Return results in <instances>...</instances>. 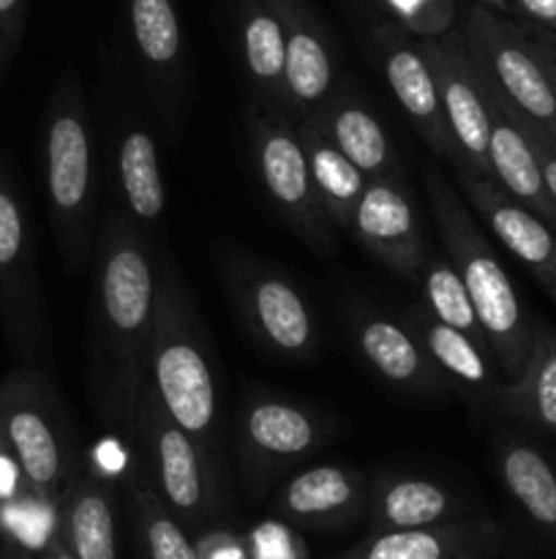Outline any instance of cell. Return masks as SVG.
I'll list each match as a JSON object with an SVG mask.
<instances>
[{
  "label": "cell",
  "instance_id": "obj_15",
  "mask_svg": "<svg viewBox=\"0 0 556 559\" xmlns=\"http://www.w3.org/2000/svg\"><path fill=\"white\" fill-rule=\"evenodd\" d=\"M456 183L488 233L537 278L551 300H556V229L507 197L494 180L458 169Z\"/></svg>",
  "mask_w": 556,
  "mask_h": 559
},
{
  "label": "cell",
  "instance_id": "obj_11",
  "mask_svg": "<svg viewBox=\"0 0 556 559\" xmlns=\"http://www.w3.org/2000/svg\"><path fill=\"white\" fill-rule=\"evenodd\" d=\"M371 55L376 69L385 76L387 87L396 96L398 107L412 120L414 131L423 136L425 145L452 167V173L467 169L461 151L450 134L445 112H442L439 91H436L434 71L420 49V36H414L401 22L387 20L371 27Z\"/></svg>",
  "mask_w": 556,
  "mask_h": 559
},
{
  "label": "cell",
  "instance_id": "obj_44",
  "mask_svg": "<svg viewBox=\"0 0 556 559\" xmlns=\"http://www.w3.org/2000/svg\"><path fill=\"white\" fill-rule=\"evenodd\" d=\"M494 3H499V9H507V5H510V0H494Z\"/></svg>",
  "mask_w": 556,
  "mask_h": 559
},
{
  "label": "cell",
  "instance_id": "obj_36",
  "mask_svg": "<svg viewBox=\"0 0 556 559\" xmlns=\"http://www.w3.org/2000/svg\"><path fill=\"white\" fill-rule=\"evenodd\" d=\"M25 11L27 0H0V31H3V41L9 55L14 52L16 44L22 38V27H25Z\"/></svg>",
  "mask_w": 556,
  "mask_h": 559
},
{
  "label": "cell",
  "instance_id": "obj_12",
  "mask_svg": "<svg viewBox=\"0 0 556 559\" xmlns=\"http://www.w3.org/2000/svg\"><path fill=\"white\" fill-rule=\"evenodd\" d=\"M420 49L434 71L442 112L463 164L469 173L488 178L491 96L478 66L472 63L456 31L445 36H420Z\"/></svg>",
  "mask_w": 556,
  "mask_h": 559
},
{
  "label": "cell",
  "instance_id": "obj_31",
  "mask_svg": "<svg viewBox=\"0 0 556 559\" xmlns=\"http://www.w3.org/2000/svg\"><path fill=\"white\" fill-rule=\"evenodd\" d=\"M131 522L145 559H200L196 538L142 480L131 484Z\"/></svg>",
  "mask_w": 556,
  "mask_h": 559
},
{
  "label": "cell",
  "instance_id": "obj_37",
  "mask_svg": "<svg viewBox=\"0 0 556 559\" xmlns=\"http://www.w3.org/2000/svg\"><path fill=\"white\" fill-rule=\"evenodd\" d=\"M22 497L31 495H27L25 484H22V475L20 469H16L14 459H11V453L5 451V445L0 442V506L22 500Z\"/></svg>",
  "mask_w": 556,
  "mask_h": 559
},
{
  "label": "cell",
  "instance_id": "obj_40",
  "mask_svg": "<svg viewBox=\"0 0 556 559\" xmlns=\"http://www.w3.org/2000/svg\"><path fill=\"white\" fill-rule=\"evenodd\" d=\"M20 557L22 559H74V557H71V551L65 549L63 540H60V538L55 540V544H49L47 549L38 551V555H22V551H20Z\"/></svg>",
  "mask_w": 556,
  "mask_h": 559
},
{
  "label": "cell",
  "instance_id": "obj_9",
  "mask_svg": "<svg viewBox=\"0 0 556 559\" xmlns=\"http://www.w3.org/2000/svg\"><path fill=\"white\" fill-rule=\"evenodd\" d=\"M0 325L20 366H49V320L25 207L0 169Z\"/></svg>",
  "mask_w": 556,
  "mask_h": 559
},
{
  "label": "cell",
  "instance_id": "obj_26",
  "mask_svg": "<svg viewBox=\"0 0 556 559\" xmlns=\"http://www.w3.org/2000/svg\"><path fill=\"white\" fill-rule=\"evenodd\" d=\"M496 469L512 506L556 555V467L537 445L510 437L496 451Z\"/></svg>",
  "mask_w": 556,
  "mask_h": 559
},
{
  "label": "cell",
  "instance_id": "obj_34",
  "mask_svg": "<svg viewBox=\"0 0 556 559\" xmlns=\"http://www.w3.org/2000/svg\"><path fill=\"white\" fill-rule=\"evenodd\" d=\"M196 549H200V559H251L249 540L238 538L234 533H223V530L196 535Z\"/></svg>",
  "mask_w": 556,
  "mask_h": 559
},
{
  "label": "cell",
  "instance_id": "obj_41",
  "mask_svg": "<svg viewBox=\"0 0 556 559\" xmlns=\"http://www.w3.org/2000/svg\"><path fill=\"white\" fill-rule=\"evenodd\" d=\"M360 3L371 5V9H376V11H382V14H387V20H390V3H387V0H360Z\"/></svg>",
  "mask_w": 556,
  "mask_h": 559
},
{
  "label": "cell",
  "instance_id": "obj_8",
  "mask_svg": "<svg viewBox=\"0 0 556 559\" xmlns=\"http://www.w3.org/2000/svg\"><path fill=\"white\" fill-rule=\"evenodd\" d=\"M249 147L256 178L278 216L311 249L319 254L330 251L333 224L327 222L325 211L316 200L298 123L283 112L256 109L249 115Z\"/></svg>",
  "mask_w": 556,
  "mask_h": 559
},
{
  "label": "cell",
  "instance_id": "obj_5",
  "mask_svg": "<svg viewBox=\"0 0 556 559\" xmlns=\"http://www.w3.org/2000/svg\"><path fill=\"white\" fill-rule=\"evenodd\" d=\"M0 442L14 459L27 495L58 513L85 462L76 453L69 415L44 369L16 366L0 380Z\"/></svg>",
  "mask_w": 556,
  "mask_h": 559
},
{
  "label": "cell",
  "instance_id": "obj_6",
  "mask_svg": "<svg viewBox=\"0 0 556 559\" xmlns=\"http://www.w3.org/2000/svg\"><path fill=\"white\" fill-rule=\"evenodd\" d=\"M131 440L142 456V484L156 491L178 522L189 533L216 530V522L227 511L221 467L164 413L147 385H142L136 402Z\"/></svg>",
  "mask_w": 556,
  "mask_h": 559
},
{
  "label": "cell",
  "instance_id": "obj_45",
  "mask_svg": "<svg viewBox=\"0 0 556 559\" xmlns=\"http://www.w3.org/2000/svg\"><path fill=\"white\" fill-rule=\"evenodd\" d=\"M491 559H499V557H491Z\"/></svg>",
  "mask_w": 556,
  "mask_h": 559
},
{
  "label": "cell",
  "instance_id": "obj_32",
  "mask_svg": "<svg viewBox=\"0 0 556 559\" xmlns=\"http://www.w3.org/2000/svg\"><path fill=\"white\" fill-rule=\"evenodd\" d=\"M420 293H423V306L436 322L452 328V331L463 333V336L474 338L478 344H485L483 328H480L478 314H474L472 298H469L467 287H463L461 276L452 267L450 260H439V257H431L425 260L423 271L418 273ZM491 355V353H488Z\"/></svg>",
  "mask_w": 556,
  "mask_h": 559
},
{
  "label": "cell",
  "instance_id": "obj_18",
  "mask_svg": "<svg viewBox=\"0 0 556 559\" xmlns=\"http://www.w3.org/2000/svg\"><path fill=\"white\" fill-rule=\"evenodd\" d=\"M131 44L153 96L174 109L185 96V41L174 0H125Z\"/></svg>",
  "mask_w": 556,
  "mask_h": 559
},
{
  "label": "cell",
  "instance_id": "obj_23",
  "mask_svg": "<svg viewBox=\"0 0 556 559\" xmlns=\"http://www.w3.org/2000/svg\"><path fill=\"white\" fill-rule=\"evenodd\" d=\"M58 538L74 559H120L114 495L87 464H82L58 506Z\"/></svg>",
  "mask_w": 556,
  "mask_h": 559
},
{
  "label": "cell",
  "instance_id": "obj_3",
  "mask_svg": "<svg viewBox=\"0 0 556 559\" xmlns=\"http://www.w3.org/2000/svg\"><path fill=\"white\" fill-rule=\"evenodd\" d=\"M425 189H428L431 216L439 229L447 260L452 262L472 298L491 358L505 382L516 380L527 366L537 322L523 309L505 265L480 229L478 216H472L450 180L439 169H428Z\"/></svg>",
  "mask_w": 556,
  "mask_h": 559
},
{
  "label": "cell",
  "instance_id": "obj_43",
  "mask_svg": "<svg viewBox=\"0 0 556 559\" xmlns=\"http://www.w3.org/2000/svg\"><path fill=\"white\" fill-rule=\"evenodd\" d=\"M0 559H22L20 551L11 549V546H5L3 540H0Z\"/></svg>",
  "mask_w": 556,
  "mask_h": 559
},
{
  "label": "cell",
  "instance_id": "obj_35",
  "mask_svg": "<svg viewBox=\"0 0 556 559\" xmlns=\"http://www.w3.org/2000/svg\"><path fill=\"white\" fill-rule=\"evenodd\" d=\"M521 27H523V33H527L529 44L534 47V52H537L540 63H543V69H545V74H548L551 87H554V96H556V33L543 31V27H537V25H529V22H521Z\"/></svg>",
  "mask_w": 556,
  "mask_h": 559
},
{
  "label": "cell",
  "instance_id": "obj_13",
  "mask_svg": "<svg viewBox=\"0 0 556 559\" xmlns=\"http://www.w3.org/2000/svg\"><path fill=\"white\" fill-rule=\"evenodd\" d=\"M238 309L256 342L281 358L309 360L319 349L314 311L281 273L245 267L238 276Z\"/></svg>",
  "mask_w": 556,
  "mask_h": 559
},
{
  "label": "cell",
  "instance_id": "obj_17",
  "mask_svg": "<svg viewBox=\"0 0 556 559\" xmlns=\"http://www.w3.org/2000/svg\"><path fill=\"white\" fill-rule=\"evenodd\" d=\"M368 508V486L341 464L303 467L276 491L270 513L287 527L338 530L360 519Z\"/></svg>",
  "mask_w": 556,
  "mask_h": 559
},
{
  "label": "cell",
  "instance_id": "obj_21",
  "mask_svg": "<svg viewBox=\"0 0 556 559\" xmlns=\"http://www.w3.org/2000/svg\"><path fill=\"white\" fill-rule=\"evenodd\" d=\"M234 33L249 87L262 109L283 112V16L278 0H234Z\"/></svg>",
  "mask_w": 556,
  "mask_h": 559
},
{
  "label": "cell",
  "instance_id": "obj_42",
  "mask_svg": "<svg viewBox=\"0 0 556 559\" xmlns=\"http://www.w3.org/2000/svg\"><path fill=\"white\" fill-rule=\"evenodd\" d=\"M5 60H9V49H5V41H3V31H0V80H3Z\"/></svg>",
  "mask_w": 556,
  "mask_h": 559
},
{
  "label": "cell",
  "instance_id": "obj_10",
  "mask_svg": "<svg viewBox=\"0 0 556 559\" xmlns=\"http://www.w3.org/2000/svg\"><path fill=\"white\" fill-rule=\"evenodd\" d=\"M327 440L319 415L278 396L254 393L238 418V453L251 495L265 489L283 469L311 459Z\"/></svg>",
  "mask_w": 556,
  "mask_h": 559
},
{
  "label": "cell",
  "instance_id": "obj_16",
  "mask_svg": "<svg viewBox=\"0 0 556 559\" xmlns=\"http://www.w3.org/2000/svg\"><path fill=\"white\" fill-rule=\"evenodd\" d=\"M349 233L363 249L387 267L409 278H418L428 260L423 229L414 213L412 197L398 178L368 180L358 207H354Z\"/></svg>",
  "mask_w": 556,
  "mask_h": 559
},
{
  "label": "cell",
  "instance_id": "obj_20",
  "mask_svg": "<svg viewBox=\"0 0 556 559\" xmlns=\"http://www.w3.org/2000/svg\"><path fill=\"white\" fill-rule=\"evenodd\" d=\"M352 333L360 355L385 382L412 393L445 391L447 377L431 360L407 322L360 309L352 317Z\"/></svg>",
  "mask_w": 556,
  "mask_h": 559
},
{
  "label": "cell",
  "instance_id": "obj_33",
  "mask_svg": "<svg viewBox=\"0 0 556 559\" xmlns=\"http://www.w3.org/2000/svg\"><path fill=\"white\" fill-rule=\"evenodd\" d=\"M390 20L401 22L414 36H445L452 25V0H387Z\"/></svg>",
  "mask_w": 556,
  "mask_h": 559
},
{
  "label": "cell",
  "instance_id": "obj_14",
  "mask_svg": "<svg viewBox=\"0 0 556 559\" xmlns=\"http://www.w3.org/2000/svg\"><path fill=\"white\" fill-rule=\"evenodd\" d=\"M283 16V115L303 123L333 102L336 55L327 27L309 0H278Z\"/></svg>",
  "mask_w": 556,
  "mask_h": 559
},
{
  "label": "cell",
  "instance_id": "obj_7",
  "mask_svg": "<svg viewBox=\"0 0 556 559\" xmlns=\"http://www.w3.org/2000/svg\"><path fill=\"white\" fill-rule=\"evenodd\" d=\"M456 33L499 107L523 129L537 131L556 145L554 87L521 22L491 5L472 3Z\"/></svg>",
  "mask_w": 556,
  "mask_h": 559
},
{
  "label": "cell",
  "instance_id": "obj_38",
  "mask_svg": "<svg viewBox=\"0 0 556 559\" xmlns=\"http://www.w3.org/2000/svg\"><path fill=\"white\" fill-rule=\"evenodd\" d=\"M510 5H516L521 22L556 33V0H510Z\"/></svg>",
  "mask_w": 556,
  "mask_h": 559
},
{
  "label": "cell",
  "instance_id": "obj_19",
  "mask_svg": "<svg viewBox=\"0 0 556 559\" xmlns=\"http://www.w3.org/2000/svg\"><path fill=\"white\" fill-rule=\"evenodd\" d=\"M505 551V533L485 519L445 527L368 533L338 559H491Z\"/></svg>",
  "mask_w": 556,
  "mask_h": 559
},
{
  "label": "cell",
  "instance_id": "obj_29",
  "mask_svg": "<svg viewBox=\"0 0 556 559\" xmlns=\"http://www.w3.org/2000/svg\"><path fill=\"white\" fill-rule=\"evenodd\" d=\"M407 325L412 328L414 336L420 338L423 349L439 366V371L447 380L469 388V391L485 393L488 399L494 396L499 382L494 380V371H491L488 364V349L483 344L436 322L425 309L412 311Z\"/></svg>",
  "mask_w": 556,
  "mask_h": 559
},
{
  "label": "cell",
  "instance_id": "obj_22",
  "mask_svg": "<svg viewBox=\"0 0 556 559\" xmlns=\"http://www.w3.org/2000/svg\"><path fill=\"white\" fill-rule=\"evenodd\" d=\"M488 87V85H485ZM491 96V136H488V180H494L507 197L537 213L545 224L556 229V205L545 183L543 167L532 142L521 126L499 107Z\"/></svg>",
  "mask_w": 556,
  "mask_h": 559
},
{
  "label": "cell",
  "instance_id": "obj_24",
  "mask_svg": "<svg viewBox=\"0 0 556 559\" xmlns=\"http://www.w3.org/2000/svg\"><path fill=\"white\" fill-rule=\"evenodd\" d=\"M303 123L316 126L330 140V145L343 158H349L368 180L401 175L398 153L387 136L385 126L371 112L368 104L354 98L352 93L338 91L322 112L303 120Z\"/></svg>",
  "mask_w": 556,
  "mask_h": 559
},
{
  "label": "cell",
  "instance_id": "obj_39",
  "mask_svg": "<svg viewBox=\"0 0 556 559\" xmlns=\"http://www.w3.org/2000/svg\"><path fill=\"white\" fill-rule=\"evenodd\" d=\"M518 126H521V123H518ZM521 129H523V126H521ZM523 134L529 136L534 153H537L540 167H543V175H545V183H548V191H551V197H554V205H556V145L551 140H545L543 134H537V131H532V129H523Z\"/></svg>",
  "mask_w": 556,
  "mask_h": 559
},
{
  "label": "cell",
  "instance_id": "obj_30",
  "mask_svg": "<svg viewBox=\"0 0 556 559\" xmlns=\"http://www.w3.org/2000/svg\"><path fill=\"white\" fill-rule=\"evenodd\" d=\"M118 180L123 191V202L129 216L142 229L161 222L164 205H167V189H164L161 164H158V147L150 131L129 129L120 136L118 145Z\"/></svg>",
  "mask_w": 556,
  "mask_h": 559
},
{
  "label": "cell",
  "instance_id": "obj_1",
  "mask_svg": "<svg viewBox=\"0 0 556 559\" xmlns=\"http://www.w3.org/2000/svg\"><path fill=\"white\" fill-rule=\"evenodd\" d=\"M158 267L147 235L129 213H107L93 246V300L87 331V396L98 420L134 431L156 320Z\"/></svg>",
  "mask_w": 556,
  "mask_h": 559
},
{
  "label": "cell",
  "instance_id": "obj_28",
  "mask_svg": "<svg viewBox=\"0 0 556 559\" xmlns=\"http://www.w3.org/2000/svg\"><path fill=\"white\" fill-rule=\"evenodd\" d=\"M298 134L303 142L305 158H309L316 200H319L327 222L349 233L354 207L368 186V178L349 158H343L316 126L298 123Z\"/></svg>",
  "mask_w": 556,
  "mask_h": 559
},
{
  "label": "cell",
  "instance_id": "obj_25",
  "mask_svg": "<svg viewBox=\"0 0 556 559\" xmlns=\"http://www.w3.org/2000/svg\"><path fill=\"white\" fill-rule=\"evenodd\" d=\"M371 533L428 530L461 522V500L442 484L418 475H385L368 489Z\"/></svg>",
  "mask_w": 556,
  "mask_h": 559
},
{
  "label": "cell",
  "instance_id": "obj_4",
  "mask_svg": "<svg viewBox=\"0 0 556 559\" xmlns=\"http://www.w3.org/2000/svg\"><path fill=\"white\" fill-rule=\"evenodd\" d=\"M44 194L65 267L80 273L96 246V169L90 120L76 80L58 82L44 112Z\"/></svg>",
  "mask_w": 556,
  "mask_h": 559
},
{
  "label": "cell",
  "instance_id": "obj_2",
  "mask_svg": "<svg viewBox=\"0 0 556 559\" xmlns=\"http://www.w3.org/2000/svg\"><path fill=\"white\" fill-rule=\"evenodd\" d=\"M156 267V320L147 347L145 385L164 413L221 467L223 409L210 344L169 254Z\"/></svg>",
  "mask_w": 556,
  "mask_h": 559
},
{
  "label": "cell",
  "instance_id": "obj_27",
  "mask_svg": "<svg viewBox=\"0 0 556 559\" xmlns=\"http://www.w3.org/2000/svg\"><path fill=\"white\" fill-rule=\"evenodd\" d=\"M491 402L510 418L556 437V331L545 322L534 325L532 349L521 374L499 382Z\"/></svg>",
  "mask_w": 556,
  "mask_h": 559
}]
</instances>
